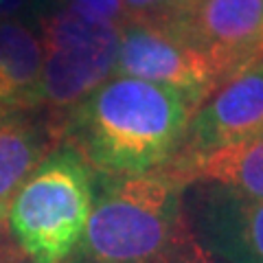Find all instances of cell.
Listing matches in <instances>:
<instances>
[{"label": "cell", "instance_id": "obj_1", "mask_svg": "<svg viewBox=\"0 0 263 263\" xmlns=\"http://www.w3.org/2000/svg\"><path fill=\"white\" fill-rule=\"evenodd\" d=\"M193 112L176 88L112 75L62 112L57 141L99 176L152 174L176 156Z\"/></svg>", "mask_w": 263, "mask_h": 263}, {"label": "cell", "instance_id": "obj_2", "mask_svg": "<svg viewBox=\"0 0 263 263\" xmlns=\"http://www.w3.org/2000/svg\"><path fill=\"white\" fill-rule=\"evenodd\" d=\"M182 191L162 169L99 176L86 230L66 263H178L204 250L189 226Z\"/></svg>", "mask_w": 263, "mask_h": 263}, {"label": "cell", "instance_id": "obj_3", "mask_svg": "<svg viewBox=\"0 0 263 263\" xmlns=\"http://www.w3.org/2000/svg\"><path fill=\"white\" fill-rule=\"evenodd\" d=\"M95 202V174L64 145L42 160L13 197L7 219L31 263H66L81 241Z\"/></svg>", "mask_w": 263, "mask_h": 263}, {"label": "cell", "instance_id": "obj_4", "mask_svg": "<svg viewBox=\"0 0 263 263\" xmlns=\"http://www.w3.org/2000/svg\"><path fill=\"white\" fill-rule=\"evenodd\" d=\"M37 31L44 53L40 108L62 114L114 75L119 27L57 5L40 11Z\"/></svg>", "mask_w": 263, "mask_h": 263}, {"label": "cell", "instance_id": "obj_5", "mask_svg": "<svg viewBox=\"0 0 263 263\" xmlns=\"http://www.w3.org/2000/svg\"><path fill=\"white\" fill-rule=\"evenodd\" d=\"M114 75L134 77L184 92L195 108L221 84L215 62L174 22L129 20L119 31Z\"/></svg>", "mask_w": 263, "mask_h": 263}, {"label": "cell", "instance_id": "obj_6", "mask_svg": "<svg viewBox=\"0 0 263 263\" xmlns=\"http://www.w3.org/2000/svg\"><path fill=\"white\" fill-rule=\"evenodd\" d=\"M257 136H263V55L228 75L197 105L162 171L178 180L204 156Z\"/></svg>", "mask_w": 263, "mask_h": 263}, {"label": "cell", "instance_id": "obj_7", "mask_svg": "<svg viewBox=\"0 0 263 263\" xmlns=\"http://www.w3.org/2000/svg\"><path fill=\"white\" fill-rule=\"evenodd\" d=\"M184 213L197 243L226 263H263V200L211 182H189Z\"/></svg>", "mask_w": 263, "mask_h": 263}, {"label": "cell", "instance_id": "obj_8", "mask_svg": "<svg viewBox=\"0 0 263 263\" xmlns=\"http://www.w3.org/2000/svg\"><path fill=\"white\" fill-rule=\"evenodd\" d=\"M164 22H174L215 62L221 81L263 55V0H189Z\"/></svg>", "mask_w": 263, "mask_h": 263}, {"label": "cell", "instance_id": "obj_9", "mask_svg": "<svg viewBox=\"0 0 263 263\" xmlns=\"http://www.w3.org/2000/svg\"><path fill=\"white\" fill-rule=\"evenodd\" d=\"M42 57L37 22L27 18L0 20V112L40 108Z\"/></svg>", "mask_w": 263, "mask_h": 263}, {"label": "cell", "instance_id": "obj_10", "mask_svg": "<svg viewBox=\"0 0 263 263\" xmlns=\"http://www.w3.org/2000/svg\"><path fill=\"white\" fill-rule=\"evenodd\" d=\"M57 143V127L37 119L33 110L0 112V219Z\"/></svg>", "mask_w": 263, "mask_h": 263}, {"label": "cell", "instance_id": "obj_11", "mask_svg": "<svg viewBox=\"0 0 263 263\" xmlns=\"http://www.w3.org/2000/svg\"><path fill=\"white\" fill-rule=\"evenodd\" d=\"M178 182L182 186L211 182L252 200H263V136L204 156L178 178Z\"/></svg>", "mask_w": 263, "mask_h": 263}, {"label": "cell", "instance_id": "obj_12", "mask_svg": "<svg viewBox=\"0 0 263 263\" xmlns=\"http://www.w3.org/2000/svg\"><path fill=\"white\" fill-rule=\"evenodd\" d=\"M57 5L68 7L70 11H77L86 18L110 22L119 29L132 20L123 0H57Z\"/></svg>", "mask_w": 263, "mask_h": 263}, {"label": "cell", "instance_id": "obj_13", "mask_svg": "<svg viewBox=\"0 0 263 263\" xmlns=\"http://www.w3.org/2000/svg\"><path fill=\"white\" fill-rule=\"evenodd\" d=\"M189 0H123L132 20H171Z\"/></svg>", "mask_w": 263, "mask_h": 263}, {"label": "cell", "instance_id": "obj_14", "mask_svg": "<svg viewBox=\"0 0 263 263\" xmlns=\"http://www.w3.org/2000/svg\"><path fill=\"white\" fill-rule=\"evenodd\" d=\"M42 0H0V20L24 18L27 13L37 11Z\"/></svg>", "mask_w": 263, "mask_h": 263}, {"label": "cell", "instance_id": "obj_15", "mask_svg": "<svg viewBox=\"0 0 263 263\" xmlns=\"http://www.w3.org/2000/svg\"><path fill=\"white\" fill-rule=\"evenodd\" d=\"M0 263H31V261L20 252V248H13V246L0 239Z\"/></svg>", "mask_w": 263, "mask_h": 263}, {"label": "cell", "instance_id": "obj_16", "mask_svg": "<svg viewBox=\"0 0 263 263\" xmlns=\"http://www.w3.org/2000/svg\"><path fill=\"white\" fill-rule=\"evenodd\" d=\"M178 263H215V259H213V254H209L206 250H200V252H195L191 257H186Z\"/></svg>", "mask_w": 263, "mask_h": 263}]
</instances>
